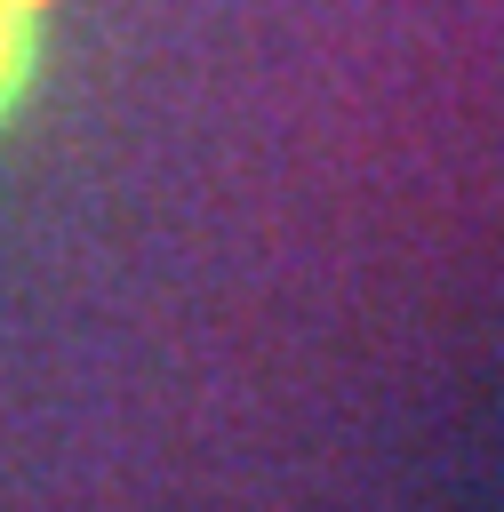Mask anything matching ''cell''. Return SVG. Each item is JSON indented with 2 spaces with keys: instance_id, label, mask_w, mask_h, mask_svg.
<instances>
[{
  "instance_id": "1",
  "label": "cell",
  "mask_w": 504,
  "mask_h": 512,
  "mask_svg": "<svg viewBox=\"0 0 504 512\" xmlns=\"http://www.w3.org/2000/svg\"><path fill=\"white\" fill-rule=\"evenodd\" d=\"M40 16H48V0H0V112L16 104V88H24V72H32Z\"/></svg>"
}]
</instances>
